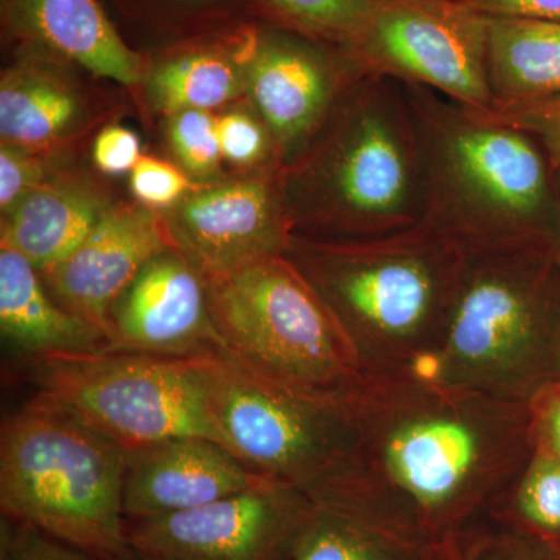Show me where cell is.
Wrapping results in <instances>:
<instances>
[{"label":"cell","mask_w":560,"mask_h":560,"mask_svg":"<svg viewBox=\"0 0 560 560\" xmlns=\"http://www.w3.org/2000/svg\"><path fill=\"white\" fill-rule=\"evenodd\" d=\"M405 91L422 160L423 223L464 253L555 246L558 175L539 140L427 88Z\"/></svg>","instance_id":"obj_2"},{"label":"cell","mask_w":560,"mask_h":560,"mask_svg":"<svg viewBox=\"0 0 560 560\" xmlns=\"http://www.w3.org/2000/svg\"><path fill=\"white\" fill-rule=\"evenodd\" d=\"M140 158L142 156H140L138 136L127 128H105L95 139V164L108 175L132 172Z\"/></svg>","instance_id":"obj_33"},{"label":"cell","mask_w":560,"mask_h":560,"mask_svg":"<svg viewBox=\"0 0 560 560\" xmlns=\"http://www.w3.org/2000/svg\"><path fill=\"white\" fill-rule=\"evenodd\" d=\"M534 445L560 464V390L558 386L544 390L530 404Z\"/></svg>","instance_id":"obj_34"},{"label":"cell","mask_w":560,"mask_h":560,"mask_svg":"<svg viewBox=\"0 0 560 560\" xmlns=\"http://www.w3.org/2000/svg\"><path fill=\"white\" fill-rule=\"evenodd\" d=\"M423 372L526 405L558 385L555 246L466 253L444 337Z\"/></svg>","instance_id":"obj_5"},{"label":"cell","mask_w":560,"mask_h":560,"mask_svg":"<svg viewBox=\"0 0 560 560\" xmlns=\"http://www.w3.org/2000/svg\"><path fill=\"white\" fill-rule=\"evenodd\" d=\"M489 18L459 0H377L346 49L364 75L427 88L490 113Z\"/></svg>","instance_id":"obj_10"},{"label":"cell","mask_w":560,"mask_h":560,"mask_svg":"<svg viewBox=\"0 0 560 560\" xmlns=\"http://www.w3.org/2000/svg\"><path fill=\"white\" fill-rule=\"evenodd\" d=\"M219 442L173 438L127 451L124 511L127 522L205 506L265 480Z\"/></svg>","instance_id":"obj_16"},{"label":"cell","mask_w":560,"mask_h":560,"mask_svg":"<svg viewBox=\"0 0 560 560\" xmlns=\"http://www.w3.org/2000/svg\"><path fill=\"white\" fill-rule=\"evenodd\" d=\"M0 330L18 357L108 350L101 330L51 296L43 276L9 242H0Z\"/></svg>","instance_id":"obj_18"},{"label":"cell","mask_w":560,"mask_h":560,"mask_svg":"<svg viewBox=\"0 0 560 560\" xmlns=\"http://www.w3.org/2000/svg\"><path fill=\"white\" fill-rule=\"evenodd\" d=\"M556 175H558V189H559V231L558 238H556L555 243V253L556 259H558V264L560 267V168L556 167Z\"/></svg>","instance_id":"obj_37"},{"label":"cell","mask_w":560,"mask_h":560,"mask_svg":"<svg viewBox=\"0 0 560 560\" xmlns=\"http://www.w3.org/2000/svg\"><path fill=\"white\" fill-rule=\"evenodd\" d=\"M312 499L265 478L195 510L127 522L128 544L145 560H291Z\"/></svg>","instance_id":"obj_11"},{"label":"cell","mask_w":560,"mask_h":560,"mask_svg":"<svg viewBox=\"0 0 560 560\" xmlns=\"http://www.w3.org/2000/svg\"><path fill=\"white\" fill-rule=\"evenodd\" d=\"M0 560H101L35 526L3 517Z\"/></svg>","instance_id":"obj_28"},{"label":"cell","mask_w":560,"mask_h":560,"mask_svg":"<svg viewBox=\"0 0 560 560\" xmlns=\"http://www.w3.org/2000/svg\"><path fill=\"white\" fill-rule=\"evenodd\" d=\"M285 256L327 305L368 378L427 371L466 253L427 223L363 241L293 235Z\"/></svg>","instance_id":"obj_3"},{"label":"cell","mask_w":560,"mask_h":560,"mask_svg":"<svg viewBox=\"0 0 560 560\" xmlns=\"http://www.w3.org/2000/svg\"><path fill=\"white\" fill-rule=\"evenodd\" d=\"M490 114L534 136L548 151L556 167L560 168V95L547 101L490 110Z\"/></svg>","instance_id":"obj_30"},{"label":"cell","mask_w":560,"mask_h":560,"mask_svg":"<svg viewBox=\"0 0 560 560\" xmlns=\"http://www.w3.org/2000/svg\"><path fill=\"white\" fill-rule=\"evenodd\" d=\"M377 0H257L268 24L348 47Z\"/></svg>","instance_id":"obj_25"},{"label":"cell","mask_w":560,"mask_h":560,"mask_svg":"<svg viewBox=\"0 0 560 560\" xmlns=\"http://www.w3.org/2000/svg\"><path fill=\"white\" fill-rule=\"evenodd\" d=\"M108 341V350L173 359L215 348L208 279L168 246L114 304Z\"/></svg>","instance_id":"obj_14"},{"label":"cell","mask_w":560,"mask_h":560,"mask_svg":"<svg viewBox=\"0 0 560 560\" xmlns=\"http://www.w3.org/2000/svg\"><path fill=\"white\" fill-rule=\"evenodd\" d=\"M560 560V464L534 448L525 469L492 510Z\"/></svg>","instance_id":"obj_24"},{"label":"cell","mask_w":560,"mask_h":560,"mask_svg":"<svg viewBox=\"0 0 560 560\" xmlns=\"http://www.w3.org/2000/svg\"><path fill=\"white\" fill-rule=\"evenodd\" d=\"M221 156L238 165H254L268 154L278 153L267 125L249 114L231 113L217 119Z\"/></svg>","instance_id":"obj_29"},{"label":"cell","mask_w":560,"mask_h":560,"mask_svg":"<svg viewBox=\"0 0 560 560\" xmlns=\"http://www.w3.org/2000/svg\"><path fill=\"white\" fill-rule=\"evenodd\" d=\"M283 173L294 235L363 241L423 221L422 160L404 84L361 77Z\"/></svg>","instance_id":"obj_4"},{"label":"cell","mask_w":560,"mask_h":560,"mask_svg":"<svg viewBox=\"0 0 560 560\" xmlns=\"http://www.w3.org/2000/svg\"><path fill=\"white\" fill-rule=\"evenodd\" d=\"M132 194L153 208H167L183 200L189 180L167 162L140 158L131 172Z\"/></svg>","instance_id":"obj_31"},{"label":"cell","mask_w":560,"mask_h":560,"mask_svg":"<svg viewBox=\"0 0 560 560\" xmlns=\"http://www.w3.org/2000/svg\"><path fill=\"white\" fill-rule=\"evenodd\" d=\"M556 386H558V389L560 390V382H559V383H558V385H556Z\"/></svg>","instance_id":"obj_39"},{"label":"cell","mask_w":560,"mask_h":560,"mask_svg":"<svg viewBox=\"0 0 560 560\" xmlns=\"http://www.w3.org/2000/svg\"><path fill=\"white\" fill-rule=\"evenodd\" d=\"M3 28L22 49L43 51L121 84L139 83L131 49L102 0H2Z\"/></svg>","instance_id":"obj_17"},{"label":"cell","mask_w":560,"mask_h":560,"mask_svg":"<svg viewBox=\"0 0 560 560\" xmlns=\"http://www.w3.org/2000/svg\"><path fill=\"white\" fill-rule=\"evenodd\" d=\"M168 138L176 158L191 175L210 176L219 171L223 156L217 119L208 110L173 114Z\"/></svg>","instance_id":"obj_27"},{"label":"cell","mask_w":560,"mask_h":560,"mask_svg":"<svg viewBox=\"0 0 560 560\" xmlns=\"http://www.w3.org/2000/svg\"><path fill=\"white\" fill-rule=\"evenodd\" d=\"M44 165L20 147L3 143L0 150V206L9 212L28 191L43 186Z\"/></svg>","instance_id":"obj_32"},{"label":"cell","mask_w":560,"mask_h":560,"mask_svg":"<svg viewBox=\"0 0 560 560\" xmlns=\"http://www.w3.org/2000/svg\"><path fill=\"white\" fill-rule=\"evenodd\" d=\"M492 109L560 95V20L489 18Z\"/></svg>","instance_id":"obj_19"},{"label":"cell","mask_w":560,"mask_h":560,"mask_svg":"<svg viewBox=\"0 0 560 560\" xmlns=\"http://www.w3.org/2000/svg\"><path fill=\"white\" fill-rule=\"evenodd\" d=\"M127 448L47 397L0 430V511L101 560L132 556L124 511Z\"/></svg>","instance_id":"obj_6"},{"label":"cell","mask_w":560,"mask_h":560,"mask_svg":"<svg viewBox=\"0 0 560 560\" xmlns=\"http://www.w3.org/2000/svg\"><path fill=\"white\" fill-rule=\"evenodd\" d=\"M423 560H555L521 529L490 511L427 550Z\"/></svg>","instance_id":"obj_26"},{"label":"cell","mask_w":560,"mask_h":560,"mask_svg":"<svg viewBox=\"0 0 560 560\" xmlns=\"http://www.w3.org/2000/svg\"><path fill=\"white\" fill-rule=\"evenodd\" d=\"M128 560H145V559L139 558V556H136L135 552H132L131 558Z\"/></svg>","instance_id":"obj_38"},{"label":"cell","mask_w":560,"mask_h":560,"mask_svg":"<svg viewBox=\"0 0 560 560\" xmlns=\"http://www.w3.org/2000/svg\"><path fill=\"white\" fill-rule=\"evenodd\" d=\"M179 359L228 448L250 469L308 497L348 478L357 455L352 401L334 404L282 388L219 346Z\"/></svg>","instance_id":"obj_8"},{"label":"cell","mask_w":560,"mask_h":560,"mask_svg":"<svg viewBox=\"0 0 560 560\" xmlns=\"http://www.w3.org/2000/svg\"><path fill=\"white\" fill-rule=\"evenodd\" d=\"M488 18L560 20V0H459Z\"/></svg>","instance_id":"obj_35"},{"label":"cell","mask_w":560,"mask_h":560,"mask_svg":"<svg viewBox=\"0 0 560 560\" xmlns=\"http://www.w3.org/2000/svg\"><path fill=\"white\" fill-rule=\"evenodd\" d=\"M352 412V470L316 497L364 504L425 547L492 511L536 448L530 405L430 372L368 378Z\"/></svg>","instance_id":"obj_1"},{"label":"cell","mask_w":560,"mask_h":560,"mask_svg":"<svg viewBox=\"0 0 560 560\" xmlns=\"http://www.w3.org/2000/svg\"><path fill=\"white\" fill-rule=\"evenodd\" d=\"M20 361L38 396L127 451L183 436L206 438L228 448L179 357L91 350Z\"/></svg>","instance_id":"obj_9"},{"label":"cell","mask_w":560,"mask_h":560,"mask_svg":"<svg viewBox=\"0 0 560 560\" xmlns=\"http://www.w3.org/2000/svg\"><path fill=\"white\" fill-rule=\"evenodd\" d=\"M168 246L167 231L153 212L117 206L102 213L68 259L40 276L58 304L108 340L114 304L139 271Z\"/></svg>","instance_id":"obj_15"},{"label":"cell","mask_w":560,"mask_h":560,"mask_svg":"<svg viewBox=\"0 0 560 560\" xmlns=\"http://www.w3.org/2000/svg\"><path fill=\"white\" fill-rule=\"evenodd\" d=\"M219 348L265 381L350 404L368 377L327 305L287 256L208 279Z\"/></svg>","instance_id":"obj_7"},{"label":"cell","mask_w":560,"mask_h":560,"mask_svg":"<svg viewBox=\"0 0 560 560\" xmlns=\"http://www.w3.org/2000/svg\"><path fill=\"white\" fill-rule=\"evenodd\" d=\"M0 84V136L7 145H47L70 130L80 116L75 92L51 66L50 55L24 49Z\"/></svg>","instance_id":"obj_23"},{"label":"cell","mask_w":560,"mask_h":560,"mask_svg":"<svg viewBox=\"0 0 560 560\" xmlns=\"http://www.w3.org/2000/svg\"><path fill=\"white\" fill-rule=\"evenodd\" d=\"M429 547L364 504L312 499L291 560H423Z\"/></svg>","instance_id":"obj_21"},{"label":"cell","mask_w":560,"mask_h":560,"mask_svg":"<svg viewBox=\"0 0 560 560\" xmlns=\"http://www.w3.org/2000/svg\"><path fill=\"white\" fill-rule=\"evenodd\" d=\"M106 209L90 190L39 186L7 212L2 238L46 275L68 259Z\"/></svg>","instance_id":"obj_22"},{"label":"cell","mask_w":560,"mask_h":560,"mask_svg":"<svg viewBox=\"0 0 560 560\" xmlns=\"http://www.w3.org/2000/svg\"><path fill=\"white\" fill-rule=\"evenodd\" d=\"M120 3H131V0H116ZM136 2V0H132ZM145 3H154L158 7H164L171 16H180L183 20L190 18L195 25H201V20H209L212 16H223V14H234L232 7L248 0H142ZM257 5V0H249Z\"/></svg>","instance_id":"obj_36"},{"label":"cell","mask_w":560,"mask_h":560,"mask_svg":"<svg viewBox=\"0 0 560 560\" xmlns=\"http://www.w3.org/2000/svg\"><path fill=\"white\" fill-rule=\"evenodd\" d=\"M243 72L285 165L311 145L346 92L364 77L346 47L268 22L250 27Z\"/></svg>","instance_id":"obj_12"},{"label":"cell","mask_w":560,"mask_h":560,"mask_svg":"<svg viewBox=\"0 0 560 560\" xmlns=\"http://www.w3.org/2000/svg\"><path fill=\"white\" fill-rule=\"evenodd\" d=\"M250 27L219 33L158 62L149 75L154 105L173 116L183 110L209 113L232 101L245 83L243 57Z\"/></svg>","instance_id":"obj_20"},{"label":"cell","mask_w":560,"mask_h":560,"mask_svg":"<svg viewBox=\"0 0 560 560\" xmlns=\"http://www.w3.org/2000/svg\"><path fill=\"white\" fill-rule=\"evenodd\" d=\"M172 248L206 279L285 256L294 232L283 175L212 187L184 198L165 223Z\"/></svg>","instance_id":"obj_13"}]
</instances>
